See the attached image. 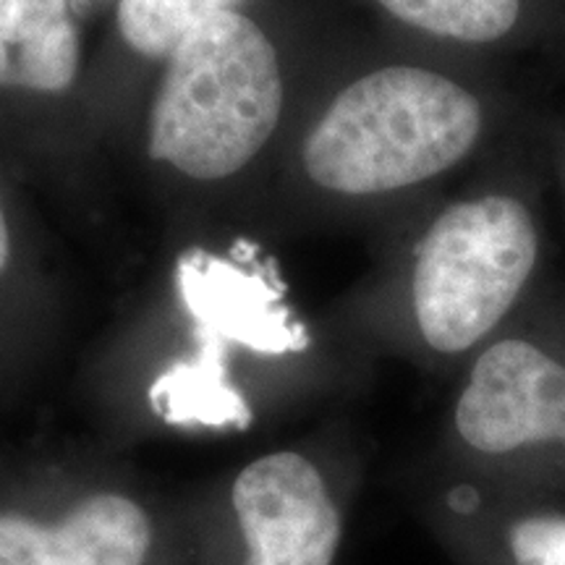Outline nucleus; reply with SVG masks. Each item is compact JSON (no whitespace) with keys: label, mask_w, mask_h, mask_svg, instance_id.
<instances>
[{"label":"nucleus","mask_w":565,"mask_h":565,"mask_svg":"<svg viewBox=\"0 0 565 565\" xmlns=\"http://www.w3.org/2000/svg\"><path fill=\"white\" fill-rule=\"evenodd\" d=\"M246 565H333L341 513L312 461L270 454L246 466L233 484Z\"/></svg>","instance_id":"nucleus-5"},{"label":"nucleus","mask_w":565,"mask_h":565,"mask_svg":"<svg viewBox=\"0 0 565 565\" xmlns=\"http://www.w3.org/2000/svg\"><path fill=\"white\" fill-rule=\"evenodd\" d=\"M242 0H118L116 26L134 53L168 61L175 47L217 13Z\"/></svg>","instance_id":"nucleus-8"},{"label":"nucleus","mask_w":565,"mask_h":565,"mask_svg":"<svg viewBox=\"0 0 565 565\" xmlns=\"http://www.w3.org/2000/svg\"><path fill=\"white\" fill-rule=\"evenodd\" d=\"M414 30L456 42H494L521 17V0H374Z\"/></svg>","instance_id":"nucleus-9"},{"label":"nucleus","mask_w":565,"mask_h":565,"mask_svg":"<svg viewBox=\"0 0 565 565\" xmlns=\"http://www.w3.org/2000/svg\"><path fill=\"white\" fill-rule=\"evenodd\" d=\"M74 3V9H92V6H100L105 0H71Z\"/></svg>","instance_id":"nucleus-13"},{"label":"nucleus","mask_w":565,"mask_h":565,"mask_svg":"<svg viewBox=\"0 0 565 565\" xmlns=\"http://www.w3.org/2000/svg\"><path fill=\"white\" fill-rule=\"evenodd\" d=\"M515 565H565V519L540 515L511 529Z\"/></svg>","instance_id":"nucleus-11"},{"label":"nucleus","mask_w":565,"mask_h":565,"mask_svg":"<svg viewBox=\"0 0 565 565\" xmlns=\"http://www.w3.org/2000/svg\"><path fill=\"white\" fill-rule=\"evenodd\" d=\"M456 427L482 454L565 443V366L515 338L490 345L458 398Z\"/></svg>","instance_id":"nucleus-4"},{"label":"nucleus","mask_w":565,"mask_h":565,"mask_svg":"<svg viewBox=\"0 0 565 565\" xmlns=\"http://www.w3.org/2000/svg\"><path fill=\"white\" fill-rule=\"evenodd\" d=\"M540 236L513 196L448 207L422 238L414 265V315L424 341L461 353L503 320L532 275Z\"/></svg>","instance_id":"nucleus-3"},{"label":"nucleus","mask_w":565,"mask_h":565,"mask_svg":"<svg viewBox=\"0 0 565 565\" xmlns=\"http://www.w3.org/2000/svg\"><path fill=\"white\" fill-rule=\"evenodd\" d=\"M482 105L448 76L387 66L349 84L303 141V171L335 194L398 192L463 160Z\"/></svg>","instance_id":"nucleus-1"},{"label":"nucleus","mask_w":565,"mask_h":565,"mask_svg":"<svg viewBox=\"0 0 565 565\" xmlns=\"http://www.w3.org/2000/svg\"><path fill=\"white\" fill-rule=\"evenodd\" d=\"M150 536L147 513L134 500L95 494L58 526L0 513V565H145Z\"/></svg>","instance_id":"nucleus-6"},{"label":"nucleus","mask_w":565,"mask_h":565,"mask_svg":"<svg viewBox=\"0 0 565 565\" xmlns=\"http://www.w3.org/2000/svg\"><path fill=\"white\" fill-rule=\"evenodd\" d=\"M71 0H0V89L63 92L79 74Z\"/></svg>","instance_id":"nucleus-7"},{"label":"nucleus","mask_w":565,"mask_h":565,"mask_svg":"<svg viewBox=\"0 0 565 565\" xmlns=\"http://www.w3.org/2000/svg\"><path fill=\"white\" fill-rule=\"evenodd\" d=\"M11 257V236H9V223H6L3 202H0V273L6 270Z\"/></svg>","instance_id":"nucleus-12"},{"label":"nucleus","mask_w":565,"mask_h":565,"mask_svg":"<svg viewBox=\"0 0 565 565\" xmlns=\"http://www.w3.org/2000/svg\"><path fill=\"white\" fill-rule=\"evenodd\" d=\"M154 406L162 408L168 419H202L210 424L249 422V412L236 393L221 383L215 366H181L179 372L162 377L152 391Z\"/></svg>","instance_id":"nucleus-10"},{"label":"nucleus","mask_w":565,"mask_h":565,"mask_svg":"<svg viewBox=\"0 0 565 565\" xmlns=\"http://www.w3.org/2000/svg\"><path fill=\"white\" fill-rule=\"evenodd\" d=\"M280 110L282 74L273 40L238 9L217 13L166 61L147 150L189 179H228L263 152Z\"/></svg>","instance_id":"nucleus-2"}]
</instances>
